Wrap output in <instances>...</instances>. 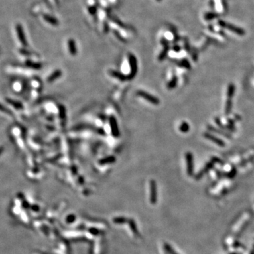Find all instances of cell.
<instances>
[{
  "instance_id": "ba28073f",
  "label": "cell",
  "mask_w": 254,
  "mask_h": 254,
  "mask_svg": "<svg viewBox=\"0 0 254 254\" xmlns=\"http://www.w3.org/2000/svg\"><path fill=\"white\" fill-rule=\"evenodd\" d=\"M16 31H17L18 37H19V40H20V42H21L23 45L25 46L27 45V42H26V37H25L24 32H23V30L21 25L19 24L16 26Z\"/></svg>"
},
{
  "instance_id": "7a4b0ae2",
  "label": "cell",
  "mask_w": 254,
  "mask_h": 254,
  "mask_svg": "<svg viewBox=\"0 0 254 254\" xmlns=\"http://www.w3.org/2000/svg\"><path fill=\"white\" fill-rule=\"evenodd\" d=\"M129 62L130 65V73H129L128 76V80H132L134 78L137 74L138 71V64L136 57L133 54H129Z\"/></svg>"
},
{
  "instance_id": "7c38bea8",
  "label": "cell",
  "mask_w": 254,
  "mask_h": 254,
  "mask_svg": "<svg viewBox=\"0 0 254 254\" xmlns=\"http://www.w3.org/2000/svg\"><path fill=\"white\" fill-rule=\"evenodd\" d=\"M62 75V72L61 70H59V69H58V70L54 71V72H53L51 75L49 76V77L47 78V82L49 83L53 82V81H54L55 80L57 79L58 78H59Z\"/></svg>"
},
{
  "instance_id": "484cf974",
  "label": "cell",
  "mask_w": 254,
  "mask_h": 254,
  "mask_svg": "<svg viewBox=\"0 0 254 254\" xmlns=\"http://www.w3.org/2000/svg\"><path fill=\"white\" fill-rule=\"evenodd\" d=\"M180 66H184V67L186 68V69H191V65H190V64H189V62H188V59H183V60L181 61Z\"/></svg>"
},
{
  "instance_id": "83f0119b",
  "label": "cell",
  "mask_w": 254,
  "mask_h": 254,
  "mask_svg": "<svg viewBox=\"0 0 254 254\" xmlns=\"http://www.w3.org/2000/svg\"><path fill=\"white\" fill-rule=\"evenodd\" d=\"M0 111L4 113H7V114H9V115H11V114H12V112H11V111H10L9 109H7V108L4 107L1 104H0Z\"/></svg>"
},
{
  "instance_id": "ac0fdd59",
  "label": "cell",
  "mask_w": 254,
  "mask_h": 254,
  "mask_svg": "<svg viewBox=\"0 0 254 254\" xmlns=\"http://www.w3.org/2000/svg\"><path fill=\"white\" fill-rule=\"evenodd\" d=\"M26 64L28 66L34 69H40L41 67H42V64H41L34 63V62H32L31 61H26Z\"/></svg>"
},
{
  "instance_id": "277c9868",
  "label": "cell",
  "mask_w": 254,
  "mask_h": 254,
  "mask_svg": "<svg viewBox=\"0 0 254 254\" xmlns=\"http://www.w3.org/2000/svg\"><path fill=\"white\" fill-rule=\"evenodd\" d=\"M109 125H110L111 128V133H112V135L114 138H119L120 136V131L115 117L113 115H111L109 118Z\"/></svg>"
},
{
  "instance_id": "9c48e42d",
  "label": "cell",
  "mask_w": 254,
  "mask_h": 254,
  "mask_svg": "<svg viewBox=\"0 0 254 254\" xmlns=\"http://www.w3.org/2000/svg\"><path fill=\"white\" fill-rule=\"evenodd\" d=\"M109 75L112 76L114 77V78H118L119 80L121 81H125L126 80L128 79L127 76H125L124 74H123L122 73L119 72V71H114V70H110L109 71Z\"/></svg>"
},
{
  "instance_id": "3957f363",
  "label": "cell",
  "mask_w": 254,
  "mask_h": 254,
  "mask_svg": "<svg viewBox=\"0 0 254 254\" xmlns=\"http://www.w3.org/2000/svg\"><path fill=\"white\" fill-rule=\"evenodd\" d=\"M136 94H137V95L139 97H142V98L145 99V100L148 101L150 103L153 104V105H157L160 104V99L155 97V96L151 95L150 93L143 91V90H138L136 92Z\"/></svg>"
},
{
  "instance_id": "7402d4cb",
  "label": "cell",
  "mask_w": 254,
  "mask_h": 254,
  "mask_svg": "<svg viewBox=\"0 0 254 254\" xmlns=\"http://www.w3.org/2000/svg\"><path fill=\"white\" fill-rule=\"evenodd\" d=\"M218 14L216 12H208L204 15V19L206 21H210L218 17Z\"/></svg>"
},
{
  "instance_id": "e0dca14e",
  "label": "cell",
  "mask_w": 254,
  "mask_h": 254,
  "mask_svg": "<svg viewBox=\"0 0 254 254\" xmlns=\"http://www.w3.org/2000/svg\"><path fill=\"white\" fill-rule=\"evenodd\" d=\"M178 82V78L176 76H174L173 78H172L170 81L167 84V87L168 89H173L176 86V84H177Z\"/></svg>"
},
{
  "instance_id": "d6986e66",
  "label": "cell",
  "mask_w": 254,
  "mask_h": 254,
  "mask_svg": "<svg viewBox=\"0 0 254 254\" xmlns=\"http://www.w3.org/2000/svg\"><path fill=\"white\" fill-rule=\"evenodd\" d=\"M208 129L210 131H214V132H216V133H220V134L223 135V136H225V137L229 138V139H231V136H230L229 133H225V132L222 131H218V129H215V128H214V127H212V126H208Z\"/></svg>"
},
{
  "instance_id": "5bb4252c",
  "label": "cell",
  "mask_w": 254,
  "mask_h": 254,
  "mask_svg": "<svg viewBox=\"0 0 254 254\" xmlns=\"http://www.w3.org/2000/svg\"><path fill=\"white\" fill-rule=\"evenodd\" d=\"M151 196L153 201H155L156 199V184L154 180L151 182Z\"/></svg>"
},
{
  "instance_id": "4fadbf2b",
  "label": "cell",
  "mask_w": 254,
  "mask_h": 254,
  "mask_svg": "<svg viewBox=\"0 0 254 254\" xmlns=\"http://www.w3.org/2000/svg\"><path fill=\"white\" fill-rule=\"evenodd\" d=\"M68 47H69V52H70L71 55H76L77 53V48L76 46L75 41L74 40L70 39L68 41Z\"/></svg>"
},
{
  "instance_id": "2e32d148",
  "label": "cell",
  "mask_w": 254,
  "mask_h": 254,
  "mask_svg": "<svg viewBox=\"0 0 254 254\" xmlns=\"http://www.w3.org/2000/svg\"><path fill=\"white\" fill-rule=\"evenodd\" d=\"M235 93V86L233 84H230L229 85L228 88H227V97L229 99H232Z\"/></svg>"
},
{
  "instance_id": "603a6c76",
  "label": "cell",
  "mask_w": 254,
  "mask_h": 254,
  "mask_svg": "<svg viewBox=\"0 0 254 254\" xmlns=\"http://www.w3.org/2000/svg\"><path fill=\"white\" fill-rule=\"evenodd\" d=\"M59 112L61 119H65V118H66V109H65V107L64 105H59Z\"/></svg>"
},
{
  "instance_id": "d4e9b609",
  "label": "cell",
  "mask_w": 254,
  "mask_h": 254,
  "mask_svg": "<svg viewBox=\"0 0 254 254\" xmlns=\"http://www.w3.org/2000/svg\"><path fill=\"white\" fill-rule=\"evenodd\" d=\"M44 18V19H45L47 21H48L50 23H52V24H53V25L57 24V21H56L55 19H54V18L52 17V16L45 15Z\"/></svg>"
},
{
  "instance_id": "5b68a950",
  "label": "cell",
  "mask_w": 254,
  "mask_h": 254,
  "mask_svg": "<svg viewBox=\"0 0 254 254\" xmlns=\"http://www.w3.org/2000/svg\"><path fill=\"white\" fill-rule=\"evenodd\" d=\"M185 157L187 164V174L188 176H192L194 174V156L191 152H187Z\"/></svg>"
},
{
  "instance_id": "52a82bcc",
  "label": "cell",
  "mask_w": 254,
  "mask_h": 254,
  "mask_svg": "<svg viewBox=\"0 0 254 254\" xmlns=\"http://www.w3.org/2000/svg\"><path fill=\"white\" fill-rule=\"evenodd\" d=\"M203 136H204L205 138H206V139H208V140L212 141V142L215 143H216L217 145H220V146L223 147L225 145V143L223 141L221 140V139H218V138H217L216 136H212V135L210 134V133H203Z\"/></svg>"
},
{
  "instance_id": "f1b7e54d",
  "label": "cell",
  "mask_w": 254,
  "mask_h": 254,
  "mask_svg": "<svg viewBox=\"0 0 254 254\" xmlns=\"http://www.w3.org/2000/svg\"><path fill=\"white\" fill-rule=\"evenodd\" d=\"M173 50L174 51L176 52H179L181 50V47H179V46L178 45H175L174 47H173Z\"/></svg>"
},
{
  "instance_id": "4316f807",
  "label": "cell",
  "mask_w": 254,
  "mask_h": 254,
  "mask_svg": "<svg viewBox=\"0 0 254 254\" xmlns=\"http://www.w3.org/2000/svg\"><path fill=\"white\" fill-rule=\"evenodd\" d=\"M215 122H216V124H218V125L219 126V127H220L222 129H226V130H227V129H229L228 127H225V126L222 125V122H221L220 119L218 118V117H216V118H215Z\"/></svg>"
},
{
  "instance_id": "ffe728a7",
  "label": "cell",
  "mask_w": 254,
  "mask_h": 254,
  "mask_svg": "<svg viewBox=\"0 0 254 254\" xmlns=\"http://www.w3.org/2000/svg\"><path fill=\"white\" fill-rule=\"evenodd\" d=\"M231 107H232V100H231V99L228 98L227 102H226L225 115H229V113L231 110Z\"/></svg>"
},
{
  "instance_id": "9a60e30c",
  "label": "cell",
  "mask_w": 254,
  "mask_h": 254,
  "mask_svg": "<svg viewBox=\"0 0 254 254\" xmlns=\"http://www.w3.org/2000/svg\"><path fill=\"white\" fill-rule=\"evenodd\" d=\"M7 102L9 104V105H12V106L14 107V108H16V109H21L23 108V105H22L20 102L13 100V99H7Z\"/></svg>"
},
{
  "instance_id": "f546056e",
  "label": "cell",
  "mask_w": 254,
  "mask_h": 254,
  "mask_svg": "<svg viewBox=\"0 0 254 254\" xmlns=\"http://www.w3.org/2000/svg\"><path fill=\"white\" fill-rule=\"evenodd\" d=\"M3 151H4V147L1 146V147H0V155H1V154H2Z\"/></svg>"
},
{
  "instance_id": "cb8c5ba5",
  "label": "cell",
  "mask_w": 254,
  "mask_h": 254,
  "mask_svg": "<svg viewBox=\"0 0 254 254\" xmlns=\"http://www.w3.org/2000/svg\"><path fill=\"white\" fill-rule=\"evenodd\" d=\"M168 51H169V46H167V47H164V50H162V52L160 53V55H159L158 56L159 60L160 61L163 60V59L166 57V56H167V53H168Z\"/></svg>"
},
{
  "instance_id": "8fae6325",
  "label": "cell",
  "mask_w": 254,
  "mask_h": 254,
  "mask_svg": "<svg viewBox=\"0 0 254 254\" xmlns=\"http://www.w3.org/2000/svg\"><path fill=\"white\" fill-rule=\"evenodd\" d=\"M214 164H215V162H214L213 161H212V162H210L208 163V164H206V166H205L204 168L202 169V170L200 171V172H199L197 176H196V179H200V178H201L202 176H203V175L204 174H206V172H208V171L210 170V169H211L212 167H213Z\"/></svg>"
},
{
  "instance_id": "8992f818",
  "label": "cell",
  "mask_w": 254,
  "mask_h": 254,
  "mask_svg": "<svg viewBox=\"0 0 254 254\" xmlns=\"http://www.w3.org/2000/svg\"><path fill=\"white\" fill-rule=\"evenodd\" d=\"M214 7L213 9H215V12L217 14H223L227 10V4H226L225 0H213Z\"/></svg>"
},
{
  "instance_id": "30bf717a",
  "label": "cell",
  "mask_w": 254,
  "mask_h": 254,
  "mask_svg": "<svg viewBox=\"0 0 254 254\" xmlns=\"http://www.w3.org/2000/svg\"><path fill=\"white\" fill-rule=\"evenodd\" d=\"M116 157L114 155H109L107 157H105L104 158L100 159L99 160L98 163L100 165H105V164H112V163L115 162Z\"/></svg>"
},
{
  "instance_id": "44dd1931",
  "label": "cell",
  "mask_w": 254,
  "mask_h": 254,
  "mask_svg": "<svg viewBox=\"0 0 254 254\" xmlns=\"http://www.w3.org/2000/svg\"><path fill=\"white\" fill-rule=\"evenodd\" d=\"M189 129H190L189 125H188V123L186 122V121H183V122L181 124V125L179 126V131H182V133H186V132H188V131H189Z\"/></svg>"
},
{
  "instance_id": "6da1fadb",
  "label": "cell",
  "mask_w": 254,
  "mask_h": 254,
  "mask_svg": "<svg viewBox=\"0 0 254 254\" xmlns=\"http://www.w3.org/2000/svg\"><path fill=\"white\" fill-rule=\"evenodd\" d=\"M218 26H220L222 28H226V29L229 30V31H231L234 33L237 34V35H240V36H243L245 35V31L244 30L241 29V28L237 27V26H234L233 24H230L228 23L227 22H225V21L222 20H219L218 21Z\"/></svg>"
}]
</instances>
